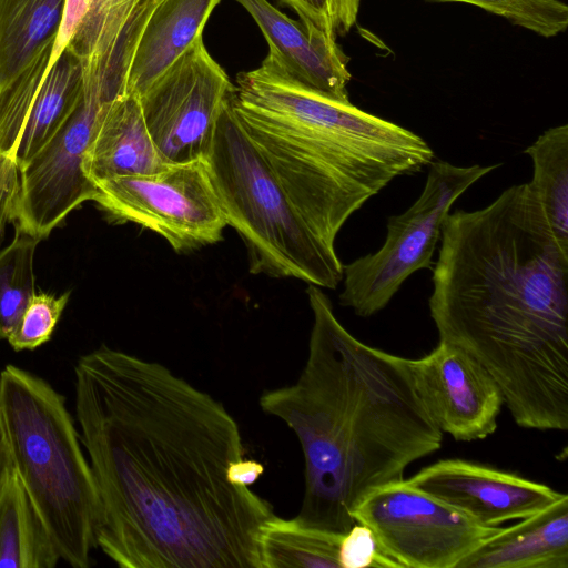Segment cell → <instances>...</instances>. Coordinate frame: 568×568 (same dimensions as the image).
<instances>
[{"label":"cell","mask_w":568,"mask_h":568,"mask_svg":"<svg viewBox=\"0 0 568 568\" xmlns=\"http://www.w3.org/2000/svg\"><path fill=\"white\" fill-rule=\"evenodd\" d=\"M74 373L97 547L121 568H261L260 531L275 514L229 479L244 447L223 404L165 365L105 345Z\"/></svg>","instance_id":"obj_1"},{"label":"cell","mask_w":568,"mask_h":568,"mask_svg":"<svg viewBox=\"0 0 568 568\" xmlns=\"http://www.w3.org/2000/svg\"><path fill=\"white\" fill-rule=\"evenodd\" d=\"M428 301L439 341L476 358L514 422L568 429V253L529 184L444 222Z\"/></svg>","instance_id":"obj_2"},{"label":"cell","mask_w":568,"mask_h":568,"mask_svg":"<svg viewBox=\"0 0 568 568\" xmlns=\"http://www.w3.org/2000/svg\"><path fill=\"white\" fill-rule=\"evenodd\" d=\"M306 293L313 313L306 363L294 384L265 390L258 403L303 450L296 517L345 534L356 524V506L404 480L410 464L440 448L443 433L417 394L409 359L353 336L321 287L308 284Z\"/></svg>","instance_id":"obj_3"},{"label":"cell","mask_w":568,"mask_h":568,"mask_svg":"<svg viewBox=\"0 0 568 568\" xmlns=\"http://www.w3.org/2000/svg\"><path fill=\"white\" fill-rule=\"evenodd\" d=\"M230 100L293 205L331 250L371 197L434 159L422 136L308 87L270 53L236 75Z\"/></svg>","instance_id":"obj_4"},{"label":"cell","mask_w":568,"mask_h":568,"mask_svg":"<svg viewBox=\"0 0 568 568\" xmlns=\"http://www.w3.org/2000/svg\"><path fill=\"white\" fill-rule=\"evenodd\" d=\"M0 412L14 470L60 558L89 567L99 497L64 397L43 378L7 365L0 372Z\"/></svg>","instance_id":"obj_5"},{"label":"cell","mask_w":568,"mask_h":568,"mask_svg":"<svg viewBox=\"0 0 568 568\" xmlns=\"http://www.w3.org/2000/svg\"><path fill=\"white\" fill-rule=\"evenodd\" d=\"M230 98L206 161L226 224L247 250L250 272L336 288L343 280L336 250L317 239L293 205L237 120Z\"/></svg>","instance_id":"obj_6"},{"label":"cell","mask_w":568,"mask_h":568,"mask_svg":"<svg viewBox=\"0 0 568 568\" xmlns=\"http://www.w3.org/2000/svg\"><path fill=\"white\" fill-rule=\"evenodd\" d=\"M141 33L128 24L103 55L83 63L82 97L53 138L19 170L13 220L18 230L42 240L98 190L83 161L94 133L112 103L126 94L130 64Z\"/></svg>","instance_id":"obj_7"},{"label":"cell","mask_w":568,"mask_h":568,"mask_svg":"<svg viewBox=\"0 0 568 568\" xmlns=\"http://www.w3.org/2000/svg\"><path fill=\"white\" fill-rule=\"evenodd\" d=\"M498 165L459 166L446 161L432 162L419 197L404 213L388 219L382 247L343 265L339 303L361 317L384 310L413 273L430 266L444 222L455 201Z\"/></svg>","instance_id":"obj_8"},{"label":"cell","mask_w":568,"mask_h":568,"mask_svg":"<svg viewBox=\"0 0 568 568\" xmlns=\"http://www.w3.org/2000/svg\"><path fill=\"white\" fill-rule=\"evenodd\" d=\"M95 186L94 202L112 217L159 234L178 253L220 242L227 225L203 159L104 180Z\"/></svg>","instance_id":"obj_9"},{"label":"cell","mask_w":568,"mask_h":568,"mask_svg":"<svg viewBox=\"0 0 568 568\" xmlns=\"http://www.w3.org/2000/svg\"><path fill=\"white\" fill-rule=\"evenodd\" d=\"M400 568H457L500 527L478 524L406 480L378 487L354 509Z\"/></svg>","instance_id":"obj_10"},{"label":"cell","mask_w":568,"mask_h":568,"mask_svg":"<svg viewBox=\"0 0 568 568\" xmlns=\"http://www.w3.org/2000/svg\"><path fill=\"white\" fill-rule=\"evenodd\" d=\"M233 88L200 37L138 97L148 131L166 164L207 159Z\"/></svg>","instance_id":"obj_11"},{"label":"cell","mask_w":568,"mask_h":568,"mask_svg":"<svg viewBox=\"0 0 568 568\" xmlns=\"http://www.w3.org/2000/svg\"><path fill=\"white\" fill-rule=\"evenodd\" d=\"M52 52L53 47L43 51L0 92V156L19 170L53 138L83 93L82 60L64 48L50 63Z\"/></svg>","instance_id":"obj_12"},{"label":"cell","mask_w":568,"mask_h":568,"mask_svg":"<svg viewBox=\"0 0 568 568\" xmlns=\"http://www.w3.org/2000/svg\"><path fill=\"white\" fill-rule=\"evenodd\" d=\"M409 366L417 394L442 433L460 442L495 433L504 396L469 353L439 341L427 355L409 359Z\"/></svg>","instance_id":"obj_13"},{"label":"cell","mask_w":568,"mask_h":568,"mask_svg":"<svg viewBox=\"0 0 568 568\" xmlns=\"http://www.w3.org/2000/svg\"><path fill=\"white\" fill-rule=\"evenodd\" d=\"M405 480L487 527L526 518L565 495L517 473L459 458L438 460Z\"/></svg>","instance_id":"obj_14"},{"label":"cell","mask_w":568,"mask_h":568,"mask_svg":"<svg viewBox=\"0 0 568 568\" xmlns=\"http://www.w3.org/2000/svg\"><path fill=\"white\" fill-rule=\"evenodd\" d=\"M235 1L256 22L268 44V53L294 78L332 98L349 101L347 58L336 40L300 19L288 18L267 0Z\"/></svg>","instance_id":"obj_15"},{"label":"cell","mask_w":568,"mask_h":568,"mask_svg":"<svg viewBox=\"0 0 568 568\" xmlns=\"http://www.w3.org/2000/svg\"><path fill=\"white\" fill-rule=\"evenodd\" d=\"M501 528L457 568H568V495Z\"/></svg>","instance_id":"obj_16"},{"label":"cell","mask_w":568,"mask_h":568,"mask_svg":"<svg viewBox=\"0 0 568 568\" xmlns=\"http://www.w3.org/2000/svg\"><path fill=\"white\" fill-rule=\"evenodd\" d=\"M222 0H160L139 37L129 69L126 94L141 95L202 37Z\"/></svg>","instance_id":"obj_17"},{"label":"cell","mask_w":568,"mask_h":568,"mask_svg":"<svg viewBox=\"0 0 568 568\" xmlns=\"http://www.w3.org/2000/svg\"><path fill=\"white\" fill-rule=\"evenodd\" d=\"M165 165L148 131L138 97L124 94L116 99L84 156L87 176L95 184L118 176L154 173Z\"/></svg>","instance_id":"obj_18"},{"label":"cell","mask_w":568,"mask_h":568,"mask_svg":"<svg viewBox=\"0 0 568 568\" xmlns=\"http://www.w3.org/2000/svg\"><path fill=\"white\" fill-rule=\"evenodd\" d=\"M67 0H0V92L54 48Z\"/></svg>","instance_id":"obj_19"},{"label":"cell","mask_w":568,"mask_h":568,"mask_svg":"<svg viewBox=\"0 0 568 568\" xmlns=\"http://www.w3.org/2000/svg\"><path fill=\"white\" fill-rule=\"evenodd\" d=\"M60 559L14 470L0 497V568H53Z\"/></svg>","instance_id":"obj_20"},{"label":"cell","mask_w":568,"mask_h":568,"mask_svg":"<svg viewBox=\"0 0 568 568\" xmlns=\"http://www.w3.org/2000/svg\"><path fill=\"white\" fill-rule=\"evenodd\" d=\"M140 1L67 0L50 63L64 48L84 63L106 53L118 41Z\"/></svg>","instance_id":"obj_21"},{"label":"cell","mask_w":568,"mask_h":568,"mask_svg":"<svg viewBox=\"0 0 568 568\" xmlns=\"http://www.w3.org/2000/svg\"><path fill=\"white\" fill-rule=\"evenodd\" d=\"M343 535L274 515L260 531L261 568H341Z\"/></svg>","instance_id":"obj_22"},{"label":"cell","mask_w":568,"mask_h":568,"mask_svg":"<svg viewBox=\"0 0 568 568\" xmlns=\"http://www.w3.org/2000/svg\"><path fill=\"white\" fill-rule=\"evenodd\" d=\"M525 153L534 168L529 184L556 242L568 253V125L548 129Z\"/></svg>","instance_id":"obj_23"},{"label":"cell","mask_w":568,"mask_h":568,"mask_svg":"<svg viewBox=\"0 0 568 568\" xmlns=\"http://www.w3.org/2000/svg\"><path fill=\"white\" fill-rule=\"evenodd\" d=\"M40 241L19 231L0 251V339L13 332L37 293L33 262Z\"/></svg>","instance_id":"obj_24"},{"label":"cell","mask_w":568,"mask_h":568,"mask_svg":"<svg viewBox=\"0 0 568 568\" xmlns=\"http://www.w3.org/2000/svg\"><path fill=\"white\" fill-rule=\"evenodd\" d=\"M465 2L500 16L513 24L550 38L568 27V7L560 0H428Z\"/></svg>","instance_id":"obj_25"},{"label":"cell","mask_w":568,"mask_h":568,"mask_svg":"<svg viewBox=\"0 0 568 568\" xmlns=\"http://www.w3.org/2000/svg\"><path fill=\"white\" fill-rule=\"evenodd\" d=\"M70 292L62 295L36 293L7 341L14 351L34 349L48 342L68 303Z\"/></svg>","instance_id":"obj_26"},{"label":"cell","mask_w":568,"mask_h":568,"mask_svg":"<svg viewBox=\"0 0 568 568\" xmlns=\"http://www.w3.org/2000/svg\"><path fill=\"white\" fill-rule=\"evenodd\" d=\"M298 19L336 40L356 23L361 0H278Z\"/></svg>","instance_id":"obj_27"},{"label":"cell","mask_w":568,"mask_h":568,"mask_svg":"<svg viewBox=\"0 0 568 568\" xmlns=\"http://www.w3.org/2000/svg\"><path fill=\"white\" fill-rule=\"evenodd\" d=\"M338 560L341 568H400L382 550L371 528L358 523L343 535Z\"/></svg>","instance_id":"obj_28"},{"label":"cell","mask_w":568,"mask_h":568,"mask_svg":"<svg viewBox=\"0 0 568 568\" xmlns=\"http://www.w3.org/2000/svg\"><path fill=\"white\" fill-rule=\"evenodd\" d=\"M19 187V170L9 159L0 156V229L12 216Z\"/></svg>","instance_id":"obj_29"},{"label":"cell","mask_w":568,"mask_h":568,"mask_svg":"<svg viewBox=\"0 0 568 568\" xmlns=\"http://www.w3.org/2000/svg\"><path fill=\"white\" fill-rule=\"evenodd\" d=\"M264 473V466L255 460L240 459L234 462L227 471L229 479L240 486L254 484Z\"/></svg>","instance_id":"obj_30"},{"label":"cell","mask_w":568,"mask_h":568,"mask_svg":"<svg viewBox=\"0 0 568 568\" xmlns=\"http://www.w3.org/2000/svg\"><path fill=\"white\" fill-rule=\"evenodd\" d=\"M14 473L11 449L0 412V497Z\"/></svg>","instance_id":"obj_31"}]
</instances>
